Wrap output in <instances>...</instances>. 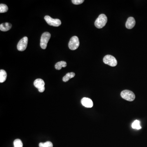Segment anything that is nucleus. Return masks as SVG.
<instances>
[{
    "instance_id": "nucleus-3",
    "label": "nucleus",
    "mask_w": 147,
    "mask_h": 147,
    "mask_svg": "<svg viewBox=\"0 0 147 147\" xmlns=\"http://www.w3.org/2000/svg\"><path fill=\"white\" fill-rule=\"evenodd\" d=\"M121 96L123 98L129 101H133L135 98V94L129 90H123L121 93Z\"/></svg>"
},
{
    "instance_id": "nucleus-8",
    "label": "nucleus",
    "mask_w": 147,
    "mask_h": 147,
    "mask_svg": "<svg viewBox=\"0 0 147 147\" xmlns=\"http://www.w3.org/2000/svg\"><path fill=\"white\" fill-rule=\"evenodd\" d=\"M34 86L38 89L40 93H43L45 90V83L44 80L42 79H37L34 81Z\"/></svg>"
},
{
    "instance_id": "nucleus-5",
    "label": "nucleus",
    "mask_w": 147,
    "mask_h": 147,
    "mask_svg": "<svg viewBox=\"0 0 147 147\" xmlns=\"http://www.w3.org/2000/svg\"><path fill=\"white\" fill-rule=\"evenodd\" d=\"M79 38L76 36L72 37L68 44V47L71 50H74L77 49L79 46Z\"/></svg>"
},
{
    "instance_id": "nucleus-14",
    "label": "nucleus",
    "mask_w": 147,
    "mask_h": 147,
    "mask_svg": "<svg viewBox=\"0 0 147 147\" xmlns=\"http://www.w3.org/2000/svg\"><path fill=\"white\" fill-rule=\"evenodd\" d=\"M75 75V74L74 72H70L68 73L63 77V81L65 82H67L70 80V79L74 77Z\"/></svg>"
},
{
    "instance_id": "nucleus-6",
    "label": "nucleus",
    "mask_w": 147,
    "mask_h": 147,
    "mask_svg": "<svg viewBox=\"0 0 147 147\" xmlns=\"http://www.w3.org/2000/svg\"><path fill=\"white\" fill-rule=\"evenodd\" d=\"M44 19L47 23L51 26L54 27L59 26L61 24V22L59 19H54L49 16H45Z\"/></svg>"
},
{
    "instance_id": "nucleus-17",
    "label": "nucleus",
    "mask_w": 147,
    "mask_h": 147,
    "mask_svg": "<svg viewBox=\"0 0 147 147\" xmlns=\"http://www.w3.org/2000/svg\"><path fill=\"white\" fill-rule=\"evenodd\" d=\"M14 147H23L22 141L19 139H16L14 142Z\"/></svg>"
},
{
    "instance_id": "nucleus-18",
    "label": "nucleus",
    "mask_w": 147,
    "mask_h": 147,
    "mask_svg": "<svg viewBox=\"0 0 147 147\" xmlns=\"http://www.w3.org/2000/svg\"><path fill=\"white\" fill-rule=\"evenodd\" d=\"M8 10V7L7 6V5L3 4H1L0 5V13L6 12Z\"/></svg>"
},
{
    "instance_id": "nucleus-1",
    "label": "nucleus",
    "mask_w": 147,
    "mask_h": 147,
    "mask_svg": "<svg viewBox=\"0 0 147 147\" xmlns=\"http://www.w3.org/2000/svg\"><path fill=\"white\" fill-rule=\"evenodd\" d=\"M107 21V17L106 15L104 14H101L95 21V26L97 28H102L105 25Z\"/></svg>"
},
{
    "instance_id": "nucleus-2",
    "label": "nucleus",
    "mask_w": 147,
    "mask_h": 147,
    "mask_svg": "<svg viewBox=\"0 0 147 147\" xmlns=\"http://www.w3.org/2000/svg\"><path fill=\"white\" fill-rule=\"evenodd\" d=\"M51 38V34L48 32H45L43 34L41 39L40 46L43 49H46L47 48L48 41Z\"/></svg>"
},
{
    "instance_id": "nucleus-19",
    "label": "nucleus",
    "mask_w": 147,
    "mask_h": 147,
    "mask_svg": "<svg viewBox=\"0 0 147 147\" xmlns=\"http://www.w3.org/2000/svg\"><path fill=\"white\" fill-rule=\"evenodd\" d=\"M72 2L74 5H80L82 3H83L84 1V0H72Z\"/></svg>"
},
{
    "instance_id": "nucleus-10",
    "label": "nucleus",
    "mask_w": 147,
    "mask_h": 147,
    "mask_svg": "<svg viewBox=\"0 0 147 147\" xmlns=\"http://www.w3.org/2000/svg\"><path fill=\"white\" fill-rule=\"evenodd\" d=\"M136 24V21L133 17H130L128 18L126 23L125 24V26L127 28L131 29L133 28Z\"/></svg>"
},
{
    "instance_id": "nucleus-13",
    "label": "nucleus",
    "mask_w": 147,
    "mask_h": 147,
    "mask_svg": "<svg viewBox=\"0 0 147 147\" xmlns=\"http://www.w3.org/2000/svg\"><path fill=\"white\" fill-rule=\"evenodd\" d=\"M7 74L5 70H0V82L3 83L7 79Z\"/></svg>"
},
{
    "instance_id": "nucleus-16",
    "label": "nucleus",
    "mask_w": 147,
    "mask_h": 147,
    "mask_svg": "<svg viewBox=\"0 0 147 147\" xmlns=\"http://www.w3.org/2000/svg\"><path fill=\"white\" fill-rule=\"evenodd\" d=\"M39 147H53V145L52 143L48 141L45 143H40L39 144Z\"/></svg>"
},
{
    "instance_id": "nucleus-12",
    "label": "nucleus",
    "mask_w": 147,
    "mask_h": 147,
    "mask_svg": "<svg viewBox=\"0 0 147 147\" xmlns=\"http://www.w3.org/2000/svg\"><path fill=\"white\" fill-rule=\"evenodd\" d=\"M67 66V63L64 61H61L56 63L55 65V68L56 70H60L62 67H65Z\"/></svg>"
},
{
    "instance_id": "nucleus-7",
    "label": "nucleus",
    "mask_w": 147,
    "mask_h": 147,
    "mask_svg": "<svg viewBox=\"0 0 147 147\" xmlns=\"http://www.w3.org/2000/svg\"><path fill=\"white\" fill-rule=\"evenodd\" d=\"M28 41V38L26 37H24L20 40L17 44L18 50L20 51H23L25 50L27 47Z\"/></svg>"
},
{
    "instance_id": "nucleus-4",
    "label": "nucleus",
    "mask_w": 147,
    "mask_h": 147,
    "mask_svg": "<svg viewBox=\"0 0 147 147\" xmlns=\"http://www.w3.org/2000/svg\"><path fill=\"white\" fill-rule=\"evenodd\" d=\"M104 63L112 67H115L117 65V61L115 57L110 55H107L103 59Z\"/></svg>"
},
{
    "instance_id": "nucleus-11",
    "label": "nucleus",
    "mask_w": 147,
    "mask_h": 147,
    "mask_svg": "<svg viewBox=\"0 0 147 147\" xmlns=\"http://www.w3.org/2000/svg\"><path fill=\"white\" fill-rule=\"evenodd\" d=\"M12 25L9 23H5L0 24V30L3 32H7L11 29Z\"/></svg>"
},
{
    "instance_id": "nucleus-9",
    "label": "nucleus",
    "mask_w": 147,
    "mask_h": 147,
    "mask_svg": "<svg viewBox=\"0 0 147 147\" xmlns=\"http://www.w3.org/2000/svg\"><path fill=\"white\" fill-rule=\"evenodd\" d=\"M81 103L83 106L88 108H91L93 106V103L91 99L89 98H83L81 100Z\"/></svg>"
},
{
    "instance_id": "nucleus-15",
    "label": "nucleus",
    "mask_w": 147,
    "mask_h": 147,
    "mask_svg": "<svg viewBox=\"0 0 147 147\" xmlns=\"http://www.w3.org/2000/svg\"><path fill=\"white\" fill-rule=\"evenodd\" d=\"M132 128L133 129L139 130L142 128V127L140 125V122L139 120H135L132 123Z\"/></svg>"
}]
</instances>
